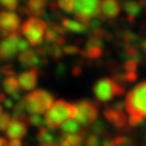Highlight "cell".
Here are the masks:
<instances>
[{
    "label": "cell",
    "instance_id": "ffe728a7",
    "mask_svg": "<svg viewBox=\"0 0 146 146\" xmlns=\"http://www.w3.org/2000/svg\"><path fill=\"white\" fill-rule=\"evenodd\" d=\"M61 25L67 31H72V33H76V34H84V33L89 31L88 24H84L76 20H70L67 17H62Z\"/></svg>",
    "mask_w": 146,
    "mask_h": 146
},
{
    "label": "cell",
    "instance_id": "ab89813d",
    "mask_svg": "<svg viewBox=\"0 0 146 146\" xmlns=\"http://www.w3.org/2000/svg\"><path fill=\"white\" fill-rule=\"evenodd\" d=\"M9 146H23L22 140H10Z\"/></svg>",
    "mask_w": 146,
    "mask_h": 146
},
{
    "label": "cell",
    "instance_id": "74e56055",
    "mask_svg": "<svg viewBox=\"0 0 146 146\" xmlns=\"http://www.w3.org/2000/svg\"><path fill=\"white\" fill-rule=\"evenodd\" d=\"M139 47H140V50H141L142 54H144V56L146 58V38L142 39L141 41H140Z\"/></svg>",
    "mask_w": 146,
    "mask_h": 146
},
{
    "label": "cell",
    "instance_id": "6da1fadb",
    "mask_svg": "<svg viewBox=\"0 0 146 146\" xmlns=\"http://www.w3.org/2000/svg\"><path fill=\"white\" fill-rule=\"evenodd\" d=\"M125 108L129 114L128 125L135 128L146 119V80L136 84L125 96Z\"/></svg>",
    "mask_w": 146,
    "mask_h": 146
},
{
    "label": "cell",
    "instance_id": "7a4b0ae2",
    "mask_svg": "<svg viewBox=\"0 0 146 146\" xmlns=\"http://www.w3.org/2000/svg\"><path fill=\"white\" fill-rule=\"evenodd\" d=\"M78 113L76 103H68L64 100H58L44 114V125L50 130H56L68 120H74Z\"/></svg>",
    "mask_w": 146,
    "mask_h": 146
},
{
    "label": "cell",
    "instance_id": "836d02e7",
    "mask_svg": "<svg viewBox=\"0 0 146 146\" xmlns=\"http://www.w3.org/2000/svg\"><path fill=\"white\" fill-rule=\"evenodd\" d=\"M84 64V61L80 60V61H77L76 65H74L73 68H72V75L74 77H79L81 74H82V65Z\"/></svg>",
    "mask_w": 146,
    "mask_h": 146
},
{
    "label": "cell",
    "instance_id": "e575fe53",
    "mask_svg": "<svg viewBox=\"0 0 146 146\" xmlns=\"http://www.w3.org/2000/svg\"><path fill=\"white\" fill-rule=\"evenodd\" d=\"M66 73V67L62 62H58L55 67V76L58 78H63V76Z\"/></svg>",
    "mask_w": 146,
    "mask_h": 146
},
{
    "label": "cell",
    "instance_id": "ac0fdd59",
    "mask_svg": "<svg viewBox=\"0 0 146 146\" xmlns=\"http://www.w3.org/2000/svg\"><path fill=\"white\" fill-rule=\"evenodd\" d=\"M48 0H27L26 8L29 15L41 19L46 15Z\"/></svg>",
    "mask_w": 146,
    "mask_h": 146
},
{
    "label": "cell",
    "instance_id": "f6af8a7d",
    "mask_svg": "<svg viewBox=\"0 0 146 146\" xmlns=\"http://www.w3.org/2000/svg\"><path fill=\"white\" fill-rule=\"evenodd\" d=\"M145 13H146V9H145Z\"/></svg>",
    "mask_w": 146,
    "mask_h": 146
},
{
    "label": "cell",
    "instance_id": "52a82bcc",
    "mask_svg": "<svg viewBox=\"0 0 146 146\" xmlns=\"http://www.w3.org/2000/svg\"><path fill=\"white\" fill-rule=\"evenodd\" d=\"M78 113L75 117V120L79 125L87 127L94 123L99 119V108L96 103L89 100H81L76 103Z\"/></svg>",
    "mask_w": 146,
    "mask_h": 146
},
{
    "label": "cell",
    "instance_id": "1f68e13d",
    "mask_svg": "<svg viewBox=\"0 0 146 146\" xmlns=\"http://www.w3.org/2000/svg\"><path fill=\"white\" fill-rule=\"evenodd\" d=\"M0 5L7 10L13 12V10H15L19 5V0H0Z\"/></svg>",
    "mask_w": 146,
    "mask_h": 146
},
{
    "label": "cell",
    "instance_id": "e0dca14e",
    "mask_svg": "<svg viewBox=\"0 0 146 146\" xmlns=\"http://www.w3.org/2000/svg\"><path fill=\"white\" fill-rule=\"evenodd\" d=\"M36 137L41 145L58 146V137H56L55 134L53 133V131L47 128L46 125L38 128Z\"/></svg>",
    "mask_w": 146,
    "mask_h": 146
},
{
    "label": "cell",
    "instance_id": "b9f144b4",
    "mask_svg": "<svg viewBox=\"0 0 146 146\" xmlns=\"http://www.w3.org/2000/svg\"><path fill=\"white\" fill-rule=\"evenodd\" d=\"M5 99H7V98H5V94L3 93V92H0V102L3 103Z\"/></svg>",
    "mask_w": 146,
    "mask_h": 146
},
{
    "label": "cell",
    "instance_id": "9c48e42d",
    "mask_svg": "<svg viewBox=\"0 0 146 146\" xmlns=\"http://www.w3.org/2000/svg\"><path fill=\"white\" fill-rule=\"evenodd\" d=\"M104 118L110 123L114 125L117 132H129V125H128V117L125 111H120L111 106H106L103 110Z\"/></svg>",
    "mask_w": 146,
    "mask_h": 146
},
{
    "label": "cell",
    "instance_id": "8fae6325",
    "mask_svg": "<svg viewBox=\"0 0 146 146\" xmlns=\"http://www.w3.org/2000/svg\"><path fill=\"white\" fill-rule=\"evenodd\" d=\"M21 24V19L14 12L11 11H0V31L8 34L19 31Z\"/></svg>",
    "mask_w": 146,
    "mask_h": 146
},
{
    "label": "cell",
    "instance_id": "bcb514c9",
    "mask_svg": "<svg viewBox=\"0 0 146 146\" xmlns=\"http://www.w3.org/2000/svg\"><path fill=\"white\" fill-rule=\"evenodd\" d=\"M122 1H125V0H122Z\"/></svg>",
    "mask_w": 146,
    "mask_h": 146
},
{
    "label": "cell",
    "instance_id": "2e32d148",
    "mask_svg": "<svg viewBox=\"0 0 146 146\" xmlns=\"http://www.w3.org/2000/svg\"><path fill=\"white\" fill-rule=\"evenodd\" d=\"M122 8L127 13V22L129 24H133L135 19L141 14L142 8L136 0H125L122 2Z\"/></svg>",
    "mask_w": 146,
    "mask_h": 146
},
{
    "label": "cell",
    "instance_id": "8d00e7d4",
    "mask_svg": "<svg viewBox=\"0 0 146 146\" xmlns=\"http://www.w3.org/2000/svg\"><path fill=\"white\" fill-rule=\"evenodd\" d=\"M29 49V43L26 41V40H24V39H21V41H20V44H19V50L23 52V51H26Z\"/></svg>",
    "mask_w": 146,
    "mask_h": 146
},
{
    "label": "cell",
    "instance_id": "3957f363",
    "mask_svg": "<svg viewBox=\"0 0 146 146\" xmlns=\"http://www.w3.org/2000/svg\"><path fill=\"white\" fill-rule=\"evenodd\" d=\"M24 108L29 115H40L46 113L54 103V95L50 91L38 89L26 94L22 99Z\"/></svg>",
    "mask_w": 146,
    "mask_h": 146
},
{
    "label": "cell",
    "instance_id": "d4e9b609",
    "mask_svg": "<svg viewBox=\"0 0 146 146\" xmlns=\"http://www.w3.org/2000/svg\"><path fill=\"white\" fill-rule=\"evenodd\" d=\"M24 122H26V125H31V127H37V128H40L43 127L44 125V121L39 115H27Z\"/></svg>",
    "mask_w": 146,
    "mask_h": 146
},
{
    "label": "cell",
    "instance_id": "8992f818",
    "mask_svg": "<svg viewBox=\"0 0 146 146\" xmlns=\"http://www.w3.org/2000/svg\"><path fill=\"white\" fill-rule=\"evenodd\" d=\"M102 0H76L74 5V15L77 21L88 24L91 20L99 17Z\"/></svg>",
    "mask_w": 146,
    "mask_h": 146
},
{
    "label": "cell",
    "instance_id": "d6a6232c",
    "mask_svg": "<svg viewBox=\"0 0 146 146\" xmlns=\"http://www.w3.org/2000/svg\"><path fill=\"white\" fill-rule=\"evenodd\" d=\"M84 146H101L100 137L94 134H89L84 141Z\"/></svg>",
    "mask_w": 146,
    "mask_h": 146
},
{
    "label": "cell",
    "instance_id": "30bf717a",
    "mask_svg": "<svg viewBox=\"0 0 146 146\" xmlns=\"http://www.w3.org/2000/svg\"><path fill=\"white\" fill-rule=\"evenodd\" d=\"M104 53V41L101 39L89 37L86 42V49L80 50L81 56H84L87 60L95 61L100 58Z\"/></svg>",
    "mask_w": 146,
    "mask_h": 146
},
{
    "label": "cell",
    "instance_id": "cb8c5ba5",
    "mask_svg": "<svg viewBox=\"0 0 146 146\" xmlns=\"http://www.w3.org/2000/svg\"><path fill=\"white\" fill-rule=\"evenodd\" d=\"M26 110L24 108V105H23V102L19 101L14 107H13V111H12V119H15V120H21V121H24L25 118H26Z\"/></svg>",
    "mask_w": 146,
    "mask_h": 146
},
{
    "label": "cell",
    "instance_id": "4316f807",
    "mask_svg": "<svg viewBox=\"0 0 146 146\" xmlns=\"http://www.w3.org/2000/svg\"><path fill=\"white\" fill-rule=\"evenodd\" d=\"M76 0H58V7L65 13H73Z\"/></svg>",
    "mask_w": 146,
    "mask_h": 146
},
{
    "label": "cell",
    "instance_id": "d6986e66",
    "mask_svg": "<svg viewBox=\"0 0 146 146\" xmlns=\"http://www.w3.org/2000/svg\"><path fill=\"white\" fill-rule=\"evenodd\" d=\"M19 62L21 64L23 68H28V67H37L39 66L40 63V58L36 54L34 50H26L20 53L19 55Z\"/></svg>",
    "mask_w": 146,
    "mask_h": 146
},
{
    "label": "cell",
    "instance_id": "f1b7e54d",
    "mask_svg": "<svg viewBox=\"0 0 146 146\" xmlns=\"http://www.w3.org/2000/svg\"><path fill=\"white\" fill-rule=\"evenodd\" d=\"M58 35L55 33L54 31H52L51 28H49V27H47V31H46V33H44V42H46V44L47 46H51V44H53L54 42L56 41V39H58Z\"/></svg>",
    "mask_w": 146,
    "mask_h": 146
},
{
    "label": "cell",
    "instance_id": "603a6c76",
    "mask_svg": "<svg viewBox=\"0 0 146 146\" xmlns=\"http://www.w3.org/2000/svg\"><path fill=\"white\" fill-rule=\"evenodd\" d=\"M63 134H79L81 130V125L76 120H68L61 125Z\"/></svg>",
    "mask_w": 146,
    "mask_h": 146
},
{
    "label": "cell",
    "instance_id": "277c9868",
    "mask_svg": "<svg viewBox=\"0 0 146 146\" xmlns=\"http://www.w3.org/2000/svg\"><path fill=\"white\" fill-rule=\"evenodd\" d=\"M92 90L95 99L101 103H106L108 101H111L114 98L123 96L125 87L117 84L115 80L110 77H104L93 84Z\"/></svg>",
    "mask_w": 146,
    "mask_h": 146
},
{
    "label": "cell",
    "instance_id": "7bdbcfd3",
    "mask_svg": "<svg viewBox=\"0 0 146 146\" xmlns=\"http://www.w3.org/2000/svg\"><path fill=\"white\" fill-rule=\"evenodd\" d=\"M2 113H3V111H2V107H1V105H0V116H1Z\"/></svg>",
    "mask_w": 146,
    "mask_h": 146
},
{
    "label": "cell",
    "instance_id": "ee69618b",
    "mask_svg": "<svg viewBox=\"0 0 146 146\" xmlns=\"http://www.w3.org/2000/svg\"><path fill=\"white\" fill-rule=\"evenodd\" d=\"M41 146H51V145H41Z\"/></svg>",
    "mask_w": 146,
    "mask_h": 146
},
{
    "label": "cell",
    "instance_id": "f546056e",
    "mask_svg": "<svg viewBox=\"0 0 146 146\" xmlns=\"http://www.w3.org/2000/svg\"><path fill=\"white\" fill-rule=\"evenodd\" d=\"M11 120H12V116L10 113L8 111H3L1 116H0V131H5L7 128L10 125Z\"/></svg>",
    "mask_w": 146,
    "mask_h": 146
},
{
    "label": "cell",
    "instance_id": "4dcf8cb0",
    "mask_svg": "<svg viewBox=\"0 0 146 146\" xmlns=\"http://www.w3.org/2000/svg\"><path fill=\"white\" fill-rule=\"evenodd\" d=\"M63 54L65 55H75V54H80V48L76 44H65L62 48Z\"/></svg>",
    "mask_w": 146,
    "mask_h": 146
},
{
    "label": "cell",
    "instance_id": "44dd1931",
    "mask_svg": "<svg viewBox=\"0 0 146 146\" xmlns=\"http://www.w3.org/2000/svg\"><path fill=\"white\" fill-rule=\"evenodd\" d=\"M84 136L81 134H63L58 137V146H82Z\"/></svg>",
    "mask_w": 146,
    "mask_h": 146
},
{
    "label": "cell",
    "instance_id": "484cf974",
    "mask_svg": "<svg viewBox=\"0 0 146 146\" xmlns=\"http://www.w3.org/2000/svg\"><path fill=\"white\" fill-rule=\"evenodd\" d=\"M49 54L52 58V60H54L55 62H61V60L63 58V50L62 47H58L56 44H51L49 46Z\"/></svg>",
    "mask_w": 146,
    "mask_h": 146
},
{
    "label": "cell",
    "instance_id": "5b68a950",
    "mask_svg": "<svg viewBox=\"0 0 146 146\" xmlns=\"http://www.w3.org/2000/svg\"><path fill=\"white\" fill-rule=\"evenodd\" d=\"M47 23L42 19L31 16L21 27V33L26 37L27 42L33 47L40 46L43 41L44 33L47 31Z\"/></svg>",
    "mask_w": 146,
    "mask_h": 146
},
{
    "label": "cell",
    "instance_id": "7402d4cb",
    "mask_svg": "<svg viewBox=\"0 0 146 146\" xmlns=\"http://www.w3.org/2000/svg\"><path fill=\"white\" fill-rule=\"evenodd\" d=\"M91 134H94L96 136H103L104 140L106 139H110L108 137V132H107V128H106V125L103 120H96L94 123L91 125Z\"/></svg>",
    "mask_w": 146,
    "mask_h": 146
},
{
    "label": "cell",
    "instance_id": "4fadbf2b",
    "mask_svg": "<svg viewBox=\"0 0 146 146\" xmlns=\"http://www.w3.org/2000/svg\"><path fill=\"white\" fill-rule=\"evenodd\" d=\"M38 75H39V69L37 67L29 68L26 72L21 73L17 77L20 87L25 91L34 90L38 84Z\"/></svg>",
    "mask_w": 146,
    "mask_h": 146
},
{
    "label": "cell",
    "instance_id": "7c38bea8",
    "mask_svg": "<svg viewBox=\"0 0 146 146\" xmlns=\"http://www.w3.org/2000/svg\"><path fill=\"white\" fill-rule=\"evenodd\" d=\"M121 5H119L118 0H102L101 2V11L98 19L101 21L106 20H115V17L120 14Z\"/></svg>",
    "mask_w": 146,
    "mask_h": 146
},
{
    "label": "cell",
    "instance_id": "ba28073f",
    "mask_svg": "<svg viewBox=\"0 0 146 146\" xmlns=\"http://www.w3.org/2000/svg\"><path fill=\"white\" fill-rule=\"evenodd\" d=\"M21 31L10 33L9 36L0 42V62H8L16 55L21 41Z\"/></svg>",
    "mask_w": 146,
    "mask_h": 146
},
{
    "label": "cell",
    "instance_id": "83f0119b",
    "mask_svg": "<svg viewBox=\"0 0 146 146\" xmlns=\"http://www.w3.org/2000/svg\"><path fill=\"white\" fill-rule=\"evenodd\" d=\"M139 64L134 60H125V62L122 65V72L125 73H136L137 68H139Z\"/></svg>",
    "mask_w": 146,
    "mask_h": 146
},
{
    "label": "cell",
    "instance_id": "5bb4252c",
    "mask_svg": "<svg viewBox=\"0 0 146 146\" xmlns=\"http://www.w3.org/2000/svg\"><path fill=\"white\" fill-rule=\"evenodd\" d=\"M5 134L10 140H22L27 134V125L24 121L12 119L5 130Z\"/></svg>",
    "mask_w": 146,
    "mask_h": 146
},
{
    "label": "cell",
    "instance_id": "60d3db41",
    "mask_svg": "<svg viewBox=\"0 0 146 146\" xmlns=\"http://www.w3.org/2000/svg\"><path fill=\"white\" fill-rule=\"evenodd\" d=\"M0 146H9V142L7 141L5 137L0 136Z\"/></svg>",
    "mask_w": 146,
    "mask_h": 146
},
{
    "label": "cell",
    "instance_id": "9a60e30c",
    "mask_svg": "<svg viewBox=\"0 0 146 146\" xmlns=\"http://www.w3.org/2000/svg\"><path fill=\"white\" fill-rule=\"evenodd\" d=\"M2 88L7 94L10 95V98L14 102L21 101V90H20V84L17 81V78L13 77H5L2 80Z\"/></svg>",
    "mask_w": 146,
    "mask_h": 146
},
{
    "label": "cell",
    "instance_id": "f35d334b",
    "mask_svg": "<svg viewBox=\"0 0 146 146\" xmlns=\"http://www.w3.org/2000/svg\"><path fill=\"white\" fill-rule=\"evenodd\" d=\"M2 104L5 105L7 108H13V107H14V105H15L14 104V101L11 99V98H7Z\"/></svg>",
    "mask_w": 146,
    "mask_h": 146
},
{
    "label": "cell",
    "instance_id": "d590c367",
    "mask_svg": "<svg viewBox=\"0 0 146 146\" xmlns=\"http://www.w3.org/2000/svg\"><path fill=\"white\" fill-rule=\"evenodd\" d=\"M123 76H125V84H132L137 79V73H125L123 72Z\"/></svg>",
    "mask_w": 146,
    "mask_h": 146
}]
</instances>
